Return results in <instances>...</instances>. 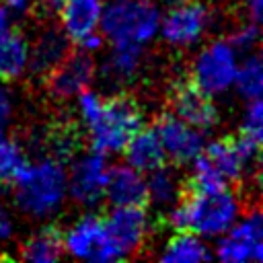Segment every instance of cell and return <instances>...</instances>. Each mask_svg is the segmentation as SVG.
Here are the masks:
<instances>
[{"mask_svg": "<svg viewBox=\"0 0 263 263\" xmlns=\"http://www.w3.org/2000/svg\"><path fill=\"white\" fill-rule=\"evenodd\" d=\"M240 216V199L230 187H189L168 208V222L175 230H187L201 238L220 236Z\"/></svg>", "mask_w": 263, "mask_h": 263, "instance_id": "cell-1", "label": "cell"}, {"mask_svg": "<svg viewBox=\"0 0 263 263\" xmlns=\"http://www.w3.org/2000/svg\"><path fill=\"white\" fill-rule=\"evenodd\" d=\"M12 201L29 218L45 220L58 214L68 195V177L53 156L27 162L12 177Z\"/></svg>", "mask_w": 263, "mask_h": 263, "instance_id": "cell-2", "label": "cell"}, {"mask_svg": "<svg viewBox=\"0 0 263 263\" xmlns=\"http://www.w3.org/2000/svg\"><path fill=\"white\" fill-rule=\"evenodd\" d=\"M160 16L154 0H111L103 6L99 29L111 45L144 47L158 35Z\"/></svg>", "mask_w": 263, "mask_h": 263, "instance_id": "cell-3", "label": "cell"}, {"mask_svg": "<svg viewBox=\"0 0 263 263\" xmlns=\"http://www.w3.org/2000/svg\"><path fill=\"white\" fill-rule=\"evenodd\" d=\"M144 125V113L136 99L113 95L103 103L101 115L88 125L90 148L101 154H117Z\"/></svg>", "mask_w": 263, "mask_h": 263, "instance_id": "cell-4", "label": "cell"}, {"mask_svg": "<svg viewBox=\"0 0 263 263\" xmlns=\"http://www.w3.org/2000/svg\"><path fill=\"white\" fill-rule=\"evenodd\" d=\"M247 162L238 152L234 138H218L203 146L193 160V175L189 187H230L245 175Z\"/></svg>", "mask_w": 263, "mask_h": 263, "instance_id": "cell-5", "label": "cell"}, {"mask_svg": "<svg viewBox=\"0 0 263 263\" xmlns=\"http://www.w3.org/2000/svg\"><path fill=\"white\" fill-rule=\"evenodd\" d=\"M62 242L64 253L80 261L111 263L123 259L107 230L105 218L99 214H82L78 220H74L62 234Z\"/></svg>", "mask_w": 263, "mask_h": 263, "instance_id": "cell-6", "label": "cell"}, {"mask_svg": "<svg viewBox=\"0 0 263 263\" xmlns=\"http://www.w3.org/2000/svg\"><path fill=\"white\" fill-rule=\"evenodd\" d=\"M238 51L228 39H214L199 49L191 62L189 80L210 97L226 92L234 84Z\"/></svg>", "mask_w": 263, "mask_h": 263, "instance_id": "cell-7", "label": "cell"}, {"mask_svg": "<svg viewBox=\"0 0 263 263\" xmlns=\"http://www.w3.org/2000/svg\"><path fill=\"white\" fill-rule=\"evenodd\" d=\"M214 25V10L203 0H185L173 4L164 16H160V37L171 47L197 45Z\"/></svg>", "mask_w": 263, "mask_h": 263, "instance_id": "cell-8", "label": "cell"}, {"mask_svg": "<svg viewBox=\"0 0 263 263\" xmlns=\"http://www.w3.org/2000/svg\"><path fill=\"white\" fill-rule=\"evenodd\" d=\"M216 257L226 263H247L261 261L263 251V222L259 210L249 212L247 216H238L234 224L216 236Z\"/></svg>", "mask_w": 263, "mask_h": 263, "instance_id": "cell-9", "label": "cell"}, {"mask_svg": "<svg viewBox=\"0 0 263 263\" xmlns=\"http://www.w3.org/2000/svg\"><path fill=\"white\" fill-rule=\"evenodd\" d=\"M109 162L107 154H101L97 150H90L82 156H78L70 171H66L68 177V195L84 205L92 208L99 201L105 199V183H107Z\"/></svg>", "mask_w": 263, "mask_h": 263, "instance_id": "cell-10", "label": "cell"}, {"mask_svg": "<svg viewBox=\"0 0 263 263\" xmlns=\"http://www.w3.org/2000/svg\"><path fill=\"white\" fill-rule=\"evenodd\" d=\"M152 127H154L156 136L162 144V150H164L166 158L175 160L177 164L193 162L205 146L203 132L189 125L187 121L177 117L173 111L160 113Z\"/></svg>", "mask_w": 263, "mask_h": 263, "instance_id": "cell-11", "label": "cell"}, {"mask_svg": "<svg viewBox=\"0 0 263 263\" xmlns=\"http://www.w3.org/2000/svg\"><path fill=\"white\" fill-rule=\"evenodd\" d=\"M97 74V64L86 51H70L45 78L49 95L55 101L74 99L84 88H90Z\"/></svg>", "mask_w": 263, "mask_h": 263, "instance_id": "cell-12", "label": "cell"}, {"mask_svg": "<svg viewBox=\"0 0 263 263\" xmlns=\"http://www.w3.org/2000/svg\"><path fill=\"white\" fill-rule=\"evenodd\" d=\"M105 224L123 259L136 255L150 232V216L144 205H117L105 218Z\"/></svg>", "mask_w": 263, "mask_h": 263, "instance_id": "cell-13", "label": "cell"}, {"mask_svg": "<svg viewBox=\"0 0 263 263\" xmlns=\"http://www.w3.org/2000/svg\"><path fill=\"white\" fill-rule=\"evenodd\" d=\"M171 107L177 117L189 125L208 132L218 123V107L210 95L199 90L191 80L175 82L171 90Z\"/></svg>", "mask_w": 263, "mask_h": 263, "instance_id": "cell-14", "label": "cell"}, {"mask_svg": "<svg viewBox=\"0 0 263 263\" xmlns=\"http://www.w3.org/2000/svg\"><path fill=\"white\" fill-rule=\"evenodd\" d=\"M68 53H70V37L60 27H47L37 35L33 43H29L27 72L45 78Z\"/></svg>", "mask_w": 263, "mask_h": 263, "instance_id": "cell-15", "label": "cell"}, {"mask_svg": "<svg viewBox=\"0 0 263 263\" xmlns=\"http://www.w3.org/2000/svg\"><path fill=\"white\" fill-rule=\"evenodd\" d=\"M105 199L117 205H146L148 191H146V177L144 173L136 171L129 164L109 166L107 183H105Z\"/></svg>", "mask_w": 263, "mask_h": 263, "instance_id": "cell-16", "label": "cell"}, {"mask_svg": "<svg viewBox=\"0 0 263 263\" xmlns=\"http://www.w3.org/2000/svg\"><path fill=\"white\" fill-rule=\"evenodd\" d=\"M103 0H64L60 8V29L70 37V41H80L82 37L95 33L103 14Z\"/></svg>", "mask_w": 263, "mask_h": 263, "instance_id": "cell-17", "label": "cell"}, {"mask_svg": "<svg viewBox=\"0 0 263 263\" xmlns=\"http://www.w3.org/2000/svg\"><path fill=\"white\" fill-rule=\"evenodd\" d=\"M125 154V164L134 166L136 171L148 175L154 168L162 166L166 160V154L162 150V144L154 132V127H140L129 142L125 144V148L121 150Z\"/></svg>", "mask_w": 263, "mask_h": 263, "instance_id": "cell-18", "label": "cell"}, {"mask_svg": "<svg viewBox=\"0 0 263 263\" xmlns=\"http://www.w3.org/2000/svg\"><path fill=\"white\" fill-rule=\"evenodd\" d=\"M21 259L29 263H55L64 257V242L62 232L47 224L31 232L21 242Z\"/></svg>", "mask_w": 263, "mask_h": 263, "instance_id": "cell-19", "label": "cell"}, {"mask_svg": "<svg viewBox=\"0 0 263 263\" xmlns=\"http://www.w3.org/2000/svg\"><path fill=\"white\" fill-rule=\"evenodd\" d=\"M142 70V47L138 45H113L103 62L101 74L111 84H127Z\"/></svg>", "mask_w": 263, "mask_h": 263, "instance_id": "cell-20", "label": "cell"}, {"mask_svg": "<svg viewBox=\"0 0 263 263\" xmlns=\"http://www.w3.org/2000/svg\"><path fill=\"white\" fill-rule=\"evenodd\" d=\"M158 259L164 263H201L212 259V251L205 245V238L187 230H177V234L162 247Z\"/></svg>", "mask_w": 263, "mask_h": 263, "instance_id": "cell-21", "label": "cell"}, {"mask_svg": "<svg viewBox=\"0 0 263 263\" xmlns=\"http://www.w3.org/2000/svg\"><path fill=\"white\" fill-rule=\"evenodd\" d=\"M29 66V41L23 33L12 29L0 39V80L10 82L21 78Z\"/></svg>", "mask_w": 263, "mask_h": 263, "instance_id": "cell-22", "label": "cell"}, {"mask_svg": "<svg viewBox=\"0 0 263 263\" xmlns=\"http://www.w3.org/2000/svg\"><path fill=\"white\" fill-rule=\"evenodd\" d=\"M146 191H148V201L152 205H156V208H171V205H175L177 199L183 193L179 177L171 168H166L164 164L154 168L152 173H148Z\"/></svg>", "mask_w": 263, "mask_h": 263, "instance_id": "cell-23", "label": "cell"}, {"mask_svg": "<svg viewBox=\"0 0 263 263\" xmlns=\"http://www.w3.org/2000/svg\"><path fill=\"white\" fill-rule=\"evenodd\" d=\"M236 92L245 99H261V90H263V66H261V58L259 55H247L242 62H238L236 74H234V84Z\"/></svg>", "mask_w": 263, "mask_h": 263, "instance_id": "cell-24", "label": "cell"}, {"mask_svg": "<svg viewBox=\"0 0 263 263\" xmlns=\"http://www.w3.org/2000/svg\"><path fill=\"white\" fill-rule=\"evenodd\" d=\"M25 152L21 148V144L8 136H4V132L0 134V183H8L12 181V177L18 173V168L25 164Z\"/></svg>", "mask_w": 263, "mask_h": 263, "instance_id": "cell-25", "label": "cell"}, {"mask_svg": "<svg viewBox=\"0 0 263 263\" xmlns=\"http://www.w3.org/2000/svg\"><path fill=\"white\" fill-rule=\"evenodd\" d=\"M238 134L245 136V138H251V140L261 142V136H263V109H261V99L247 101V107L242 111Z\"/></svg>", "mask_w": 263, "mask_h": 263, "instance_id": "cell-26", "label": "cell"}, {"mask_svg": "<svg viewBox=\"0 0 263 263\" xmlns=\"http://www.w3.org/2000/svg\"><path fill=\"white\" fill-rule=\"evenodd\" d=\"M228 41L232 43V47L236 51H251L257 47L259 43V23L247 18L245 23H240L238 27L232 29Z\"/></svg>", "mask_w": 263, "mask_h": 263, "instance_id": "cell-27", "label": "cell"}, {"mask_svg": "<svg viewBox=\"0 0 263 263\" xmlns=\"http://www.w3.org/2000/svg\"><path fill=\"white\" fill-rule=\"evenodd\" d=\"M103 97L90 88H84L82 92L76 95V107H78V115L84 121V125L88 127L90 123H95V119L101 115L103 111Z\"/></svg>", "mask_w": 263, "mask_h": 263, "instance_id": "cell-28", "label": "cell"}, {"mask_svg": "<svg viewBox=\"0 0 263 263\" xmlns=\"http://www.w3.org/2000/svg\"><path fill=\"white\" fill-rule=\"evenodd\" d=\"M14 232V218L4 201V195H2V189H0V242H6L10 240Z\"/></svg>", "mask_w": 263, "mask_h": 263, "instance_id": "cell-29", "label": "cell"}, {"mask_svg": "<svg viewBox=\"0 0 263 263\" xmlns=\"http://www.w3.org/2000/svg\"><path fill=\"white\" fill-rule=\"evenodd\" d=\"M12 111H14L12 92L6 86H0V129L8 125V121L12 119Z\"/></svg>", "mask_w": 263, "mask_h": 263, "instance_id": "cell-30", "label": "cell"}, {"mask_svg": "<svg viewBox=\"0 0 263 263\" xmlns=\"http://www.w3.org/2000/svg\"><path fill=\"white\" fill-rule=\"evenodd\" d=\"M12 18H23L35 8V0H4L2 4Z\"/></svg>", "mask_w": 263, "mask_h": 263, "instance_id": "cell-31", "label": "cell"}, {"mask_svg": "<svg viewBox=\"0 0 263 263\" xmlns=\"http://www.w3.org/2000/svg\"><path fill=\"white\" fill-rule=\"evenodd\" d=\"M103 41H105V37H103L101 33L95 31V33L82 37V39L78 41V47H80L82 51H86V53H92V51H97V49L103 47Z\"/></svg>", "mask_w": 263, "mask_h": 263, "instance_id": "cell-32", "label": "cell"}, {"mask_svg": "<svg viewBox=\"0 0 263 263\" xmlns=\"http://www.w3.org/2000/svg\"><path fill=\"white\" fill-rule=\"evenodd\" d=\"M240 6L247 14V18L251 21H261V14H263V0H240Z\"/></svg>", "mask_w": 263, "mask_h": 263, "instance_id": "cell-33", "label": "cell"}, {"mask_svg": "<svg viewBox=\"0 0 263 263\" xmlns=\"http://www.w3.org/2000/svg\"><path fill=\"white\" fill-rule=\"evenodd\" d=\"M62 4H64V0H35V6L43 12V14H58L60 12V8H62Z\"/></svg>", "mask_w": 263, "mask_h": 263, "instance_id": "cell-34", "label": "cell"}, {"mask_svg": "<svg viewBox=\"0 0 263 263\" xmlns=\"http://www.w3.org/2000/svg\"><path fill=\"white\" fill-rule=\"evenodd\" d=\"M12 29H14V18L8 14L4 6H0V39H4Z\"/></svg>", "mask_w": 263, "mask_h": 263, "instance_id": "cell-35", "label": "cell"}, {"mask_svg": "<svg viewBox=\"0 0 263 263\" xmlns=\"http://www.w3.org/2000/svg\"><path fill=\"white\" fill-rule=\"evenodd\" d=\"M179 2H185V0H166V4H171V6L173 4H179Z\"/></svg>", "mask_w": 263, "mask_h": 263, "instance_id": "cell-36", "label": "cell"}]
</instances>
